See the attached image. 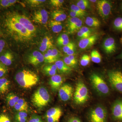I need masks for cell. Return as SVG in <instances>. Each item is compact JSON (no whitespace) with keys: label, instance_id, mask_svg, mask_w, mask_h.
I'll return each instance as SVG.
<instances>
[{"label":"cell","instance_id":"obj_47","mask_svg":"<svg viewBox=\"0 0 122 122\" xmlns=\"http://www.w3.org/2000/svg\"><path fill=\"white\" fill-rule=\"evenodd\" d=\"M77 36L79 38L81 39H85L86 38L89 37L90 36L85 34L84 33H82L80 30H79L77 33Z\"/></svg>","mask_w":122,"mask_h":122},{"label":"cell","instance_id":"obj_30","mask_svg":"<svg viewBox=\"0 0 122 122\" xmlns=\"http://www.w3.org/2000/svg\"><path fill=\"white\" fill-rule=\"evenodd\" d=\"M28 119V113L25 112H18L15 116V122H26Z\"/></svg>","mask_w":122,"mask_h":122},{"label":"cell","instance_id":"obj_20","mask_svg":"<svg viewBox=\"0 0 122 122\" xmlns=\"http://www.w3.org/2000/svg\"><path fill=\"white\" fill-rule=\"evenodd\" d=\"M14 109L18 112L28 111L29 105L28 102L24 98H20L17 103L14 107Z\"/></svg>","mask_w":122,"mask_h":122},{"label":"cell","instance_id":"obj_5","mask_svg":"<svg viewBox=\"0 0 122 122\" xmlns=\"http://www.w3.org/2000/svg\"><path fill=\"white\" fill-rule=\"evenodd\" d=\"M90 79L92 86L99 94L104 96L110 94V86L102 77L94 73L91 75Z\"/></svg>","mask_w":122,"mask_h":122},{"label":"cell","instance_id":"obj_53","mask_svg":"<svg viewBox=\"0 0 122 122\" xmlns=\"http://www.w3.org/2000/svg\"><path fill=\"white\" fill-rule=\"evenodd\" d=\"M115 58L116 59H119L122 61V51L120 52L117 56Z\"/></svg>","mask_w":122,"mask_h":122},{"label":"cell","instance_id":"obj_22","mask_svg":"<svg viewBox=\"0 0 122 122\" xmlns=\"http://www.w3.org/2000/svg\"><path fill=\"white\" fill-rule=\"evenodd\" d=\"M53 46L52 41L50 38L46 36L42 41L41 45L39 46V50L42 52L51 49Z\"/></svg>","mask_w":122,"mask_h":122},{"label":"cell","instance_id":"obj_7","mask_svg":"<svg viewBox=\"0 0 122 122\" xmlns=\"http://www.w3.org/2000/svg\"><path fill=\"white\" fill-rule=\"evenodd\" d=\"M90 122H107V112L105 107L97 106L92 109L88 115Z\"/></svg>","mask_w":122,"mask_h":122},{"label":"cell","instance_id":"obj_32","mask_svg":"<svg viewBox=\"0 0 122 122\" xmlns=\"http://www.w3.org/2000/svg\"><path fill=\"white\" fill-rule=\"evenodd\" d=\"M91 59L93 62L99 63H100L102 61V57L100 53L97 51L94 50L91 52Z\"/></svg>","mask_w":122,"mask_h":122},{"label":"cell","instance_id":"obj_49","mask_svg":"<svg viewBox=\"0 0 122 122\" xmlns=\"http://www.w3.org/2000/svg\"><path fill=\"white\" fill-rule=\"evenodd\" d=\"M75 44H74L72 46L69 50L66 53V54L69 56V55H74V54L75 52Z\"/></svg>","mask_w":122,"mask_h":122},{"label":"cell","instance_id":"obj_14","mask_svg":"<svg viewBox=\"0 0 122 122\" xmlns=\"http://www.w3.org/2000/svg\"><path fill=\"white\" fill-rule=\"evenodd\" d=\"M48 12L45 9H41L36 11L33 16V20L36 23L45 24L48 21Z\"/></svg>","mask_w":122,"mask_h":122},{"label":"cell","instance_id":"obj_12","mask_svg":"<svg viewBox=\"0 0 122 122\" xmlns=\"http://www.w3.org/2000/svg\"><path fill=\"white\" fill-rule=\"evenodd\" d=\"M58 96L60 100L64 102L70 100L73 95L74 88L68 83L63 84L58 90Z\"/></svg>","mask_w":122,"mask_h":122},{"label":"cell","instance_id":"obj_48","mask_svg":"<svg viewBox=\"0 0 122 122\" xmlns=\"http://www.w3.org/2000/svg\"><path fill=\"white\" fill-rule=\"evenodd\" d=\"M70 15L72 17L79 18L82 17L83 16L81 14H79L74 12V11H72L71 10L70 12Z\"/></svg>","mask_w":122,"mask_h":122},{"label":"cell","instance_id":"obj_54","mask_svg":"<svg viewBox=\"0 0 122 122\" xmlns=\"http://www.w3.org/2000/svg\"><path fill=\"white\" fill-rule=\"evenodd\" d=\"M119 9H120L121 12L122 13V1H121V3H120V6H119Z\"/></svg>","mask_w":122,"mask_h":122},{"label":"cell","instance_id":"obj_36","mask_svg":"<svg viewBox=\"0 0 122 122\" xmlns=\"http://www.w3.org/2000/svg\"><path fill=\"white\" fill-rule=\"evenodd\" d=\"M89 2L86 0H81L79 1L76 5L82 10H85L89 7Z\"/></svg>","mask_w":122,"mask_h":122},{"label":"cell","instance_id":"obj_27","mask_svg":"<svg viewBox=\"0 0 122 122\" xmlns=\"http://www.w3.org/2000/svg\"><path fill=\"white\" fill-rule=\"evenodd\" d=\"M10 81L5 78H0V94L6 93L9 88Z\"/></svg>","mask_w":122,"mask_h":122},{"label":"cell","instance_id":"obj_9","mask_svg":"<svg viewBox=\"0 0 122 122\" xmlns=\"http://www.w3.org/2000/svg\"><path fill=\"white\" fill-rule=\"evenodd\" d=\"M102 47L105 53L109 55L115 54L117 52L119 49L117 39L112 36L108 37L105 39Z\"/></svg>","mask_w":122,"mask_h":122},{"label":"cell","instance_id":"obj_39","mask_svg":"<svg viewBox=\"0 0 122 122\" xmlns=\"http://www.w3.org/2000/svg\"><path fill=\"white\" fill-rule=\"evenodd\" d=\"M82 22L81 20H79L78 22L76 23V25L73 27L69 32L70 34H73L76 32L77 30L81 29V27L82 26Z\"/></svg>","mask_w":122,"mask_h":122},{"label":"cell","instance_id":"obj_18","mask_svg":"<svg viewBox=\"0 0 122 122\" xmlns=\"http://www.w3.org/2000/svg\"><path fill=\"white\" fill-rule=\"evenodd\" d=\"M13 58L12 53L8 51L1 55L0 56V61L4 65L9 66L12 63Z\"/></svg>","mask_w":122,"mask_h":122},{"label":"cell","instance_id":"obj_45","mask_svg":"<svg viewBox=\"0 0 122 122\" xmlns=\"http://www.w3.org/2000/svg\"><path fill=\"white\" fill-rule=\"evenodd\" d=\"M63 61L64 62H65L67 66L71 67H71H74L75 66H76L75 64H74V63L69 59L68 56L64 58H63Z\"/></svg>","mask_w":122,"mask_h":122},{"label":"cell","instance_id":"obj_31","mask_svg":"<svg viewBox=\"0 0 122 122\" xmlns=\"http://www.w3.org/2000/svg\"><path fill=\"white\" fill-rule=\"evenodd\" d=\"M57 42L60 46H65L68 45L70 42L68 35L66 34H61L57 39Z\"/></svg>","mask_w":122,"mask_h":122},{"label":"cell","instance_id":"obj_34","mask_svg":"<svg viewBox=\"0 0 122 122\" xmlns=\"http://www.w3.org/2000/svg\"><path fill=\"white\" fill-rule=\"evenodd\" d=\"M80 19L78 18L71 17L69 18L68 20L67 26L68 32L71 30Z\"/></svg>","mask_w":122,"mask_h":122},{"label":"cell","instance_id":"obj_8","mask_svg":"<svg viewBox=\"0 0 122 122\" xmlns=\"http://www.w3.org/2000/svg\"><path fill=\"white\" fill-rule=\"evenodd\" d=\"M114 3L107 0H101L97 1L96 5L99 14L102 18L107 19L113 14Z\"/></svg>","mask_w":122,"mask_h":122},{"label":"cell","instance_id":"obj_24","mask_svg":"<svg viewBox=\"0 0 122 122\" xmlns=\"http://www.w3.org/2000/svg\"><path fill=\"white\" fill-rule=\"evenodd\" d=\"M52 16L53 20L59 22L63 21L66 18V15L64 11L60 10H57L53 11Z\"/></svg>","mask_w":122,"mask_h":122},{"label":"cell","instance_id":"obj_11","mask_svg":"<svg viewBox=\"0 0 122 122\" xmlns=\"http://www.w3.org/2000/svg\"><path fill=\"white\" fill-rule=\"evenodd\" d=\"M111 115L114 122H122V98L116 99L112 105Z\"/></svg>","mask_w":122,"mask_h":122},{"label":"cell","instance_id":"obj_40","mask_svg":"<svg viewBox=\"0 0 122 122\" xmlns=\"http://www.w3.org/2000/svg\"><path fill=\"white\" fill-rule=\"evenodd\" d=\"M28 122H44L41 116L36 114L31 116Z\"/></svg>","mask_w":122,"mask_h":122},{"label":"cell","instance_id":"obj_44","mask_svg":"<svg viewBox=\"0 0 122 122\" xmlns=\"http://www.w3.org/2000/svg\"><path fill=\"white\" fill-rule=\"evenodd\" d=\"M79 30L82 32V33H84L85 34H87L89 36H91L92 32L91 29L85 26L81 28Z\"/></svg>","mask_w":122,"mask_h":122},{"label":"cell","instance_id":"obj_52","mask_svg":"<svg viewBox=\"0 0 122 122\" xmlns=\"http://www.w3.org/2000/svg\"><path fill=\"white\" fill-rule=\"evenodd\" d=\"M5 42L3 39H0V53L3 51L5 46Z\"/></svg>","mask_w":122,"mask_h":122},{"label":"cell","instance_id":"obj_50","mask_svg":"<svg viewBox=\"0 0 122 122\" xmlns=\"http://www.w3.org/2000/svg\"><path fill=\"white\" fill-rule=\"evenodd\" d=\"M67 122H82L79 118L77 117H72L68 119Z\"/></svg>","mask_w":122,"mask_h":122},{"label":"cell","instance_id":"obj_10","mask_svg":"<svg viewBox=\"0 0 122 122\" xmlns=\"http://www.w3.org/2000/svg\"><path fill=\"white\" fill-rule=\"evenodd\" d=\"M9 15L31 33L33 34L36 32L35 26L27 17L15 12L12 13Z\"/></svg>","mask_w":122,"mask_h":122},{"label":"cell","instance_id":"obj_2","mask_svg":"<svg viewBox=\"0 0 122 122\" xmlns=\"http://www.w3.org/2000/svg\"><path fill=\"white\" fill-rule=\"evenodd\" d=\"M15 81L21 87L24 89H30L36 85L39 79L37 75L31 71L24 69L17 73Z\"/></svg>","mask_w":122,"mask_h":122},{"label":"cell","instance_id":"obj_6","mask_svg":"<svg viewBox=\"0 0 122 122\" xmlns=\"http://www.w3.org/2000/svg\"><path fill=\"white\" fill-rule=\"evenodd\" d=\"M73 97L74 102L78 105H83L88 100L89 98L88 89L82 81H79L77 83Z\"/></svg>","mask_w":122,"mask_h":122},{"label":"cell","instance_id":"obj_16","mask_svg":"<svg viewBox=\"0 0 122 122\" xmlns=\"http://www.w3.org/2000/svg\"><path fill=\"white\" fill-rule=\"evenodd\" d=\"M63 80V78L59 75L56 74L51 76L49 81V84L51 89L54 92L58 91L62 86Z\"/></svg>","mask_w":122,"mask_h":122},{"label":"cell","instance_id":"obj_43","mask_svg":"<svg viewBox=\"0 0 122 122\" xmlns=\"http://www.w3.org/2000/svg\"><path fill=\"white\" fill-rule=\"evenodd\" d=\"M7 72V69L5 66L0 63V78L4 76Z\"/></svg>","mask_w":122,"mask_h":122},{"label":"cell","instance_id":"obj_29","mask_svg":"<svg viewBox=\"0 0 122 122\" xmlns=\"http://www.w3.org/2000/svg\"><path fill=\"white\" fill-rule=\"evenodd\" d=\"M86 24L90 27H98L100 26L99 20L96 17H87L85 20Z\"/></svg>","mask_w":122,"mask_h":122},{"label":"cell","instance_id":"obj_42","mask_svg":"<svg viewBox=\"0 0 122 122\" xmlns=\"http://www.w3.org/2000/svg\"><path fill=\"white\" fill-rule=\"evenodd\" d=\"M0 122H11L10 118L7 115L1 114H0Z\"/></svg>","mask_w":122,"mask_h":122},{"label":"cell","instance_id":"obj_23","mask_svg":"<svg viewBox=\"0 0 122 122\" xmlns=\"http://www.w3.org/2000/svg\"><path fill=\"white\" fill-rule=\"evenodd\" d=\"M112 28L115 32L122 33V16L116 17L112 22Z\"/></svg>","mask_w":122,"mask_h":122},{"label":"cell","instance_id":"obj_41","mask_svg":"<svg viewBox=\"0 0 122 122\" xmlns=\"http://www.w3.org/2000/svg\"><path fill=\"white\" fill-rule=\"evenodd\" d=\"M64 2V1L63 0H51L50 1V4L56 7L62 6Z\"/></svg>","mask_w":122,"mask_h":122},{"label":"cell","instance_id":"obj_28","mask_svg":"<svg viewBox=\"0 0 122 122\" xmlns=\"http://www.w3.org/2000/svg\"><path fill=\"white\" fill-rule=\"evenodd\" d=\"M50 26L53 32L55 33L60 32L63 29L61 22L56 21L54 20L50 21Z\"/></svg>","mask_w":122,"mask_h":122},{"label":"cell","instance_id":"obj_46","mask_svg":"<svg viewBox=\"0 0 122 122\" xmlns=\"http://www.w3.org/2000/svg\"><path fill=\"white\" fill-rule=\"evenodd\" d=\"M74 44L73 42H70L68 44L65 46H63V52L65 53L66 54L67 52L69 50L70 48L72 47V46L74 45Z\"/></svg>","mask_w":122,"mask_h":122},{"label":"cell","instance_id":"obj_56","mask_svg":"<svg viewBox=\"0 0 122 122\" xmlns=\"http://www.w3.org/2000/svg\"><path fill=\"white\" fill-rule=\"evenodd\" d=\"M90 1H92V2H96V0H90Z\"/></svg>","mask_w":122,"mask_h":122},{"label":"cell","instance_id":"obj_51","mask_svg":"<svg viewBox=\"0 0 122 122\" xmlns=\"http://www.w3.org/2000/svg\"><path fill=\"white\" fill-rule=\"evenodd\" d=\"M68 58L71 61L73 62L75 65H76L77 64V61L74 55H71L68 56Z\"/></svg>","mask_w":122,"mask_h":122},{"label":"cell","instance_id":"obj_26","mask_svg":"<svg viewBox=\"0 0 122 122\" xmlns=\"http://www.w3.org/2000/svg\"><path fill=\"white\" fill-rule=\"evenodd\" d=\"M43 72L46 76H52L56 74L57 68L55 64L46 66L43 68Z\"/></svg>","mask_w":122,"mask_h":122},{"label":"cell","instance_id":"obj_55","mask_svg":"<svg viewBox=\"0 0 122 122\" xmlns=\"http://www.w3.org/2000/svg\"><path fill=\"white\" fill-rule=\"evenodd\" d=\"M119 41H120V44H122V37H120V39H119Z\"/></svg>","mask_w":122,"mask_h":122},{"label":"cell","instance_id":"obj_35","mask_svg":"<svg viewBox=\"0 0 122 122\" xmlns=\"http://www.w3.org/2000/svg\"><path fill=\"white\" fill-rule=\"evenodd\" d=\"M91 61V57L86 54L83 55L80 61L81 65L83 66H86L89 65Z\"/></svg>","mask_w":122,"mask_h":122},{"label":"cell","instance_id":"obj_3","mask_svg":"<svg viewBox=\"0 0 122 122\" xmlns=\"http://www.w3.org/2000/svg\"><path fill=\"white\" fill-rule=\"evenodd\" d=\"M107 80L112 89L122 94V67H114L107 72Z\"/></svg>","mask_w":122,"mask_h":122},{"label":"cell","instance_id":"obj_15","mask_svg":"<svg viewBox=\"0 0 122 122\" xmlns=\"http://www.w3.org/2000/svg\"><path fill=\"white\" fill-rule=\"evenodd\" d=\"M28 61L30 64L33 65H38L44 61V55L39 51H34L29 55Z\"/></svg>","mask_w":122,"mask_h":122},{"label":"cell","instance_id":"obj_4","mask_svg":"<svg viewBox=\"0 0 122 122\" xmlns=\"http://www.w3.org/2000/svg\"><path fill=\"white\" fill-rule=\"evenodd\" d=\"M31 101L34 107L38 109H41L50 102V95L45 87L41 86L34 92Z\"/></svg>","mask_w":122,"mask_h":122},{"label":"cell","instance_id":"obj_21","mask_svg":"<svg viewBox=\"0 0 122 122\" xmlns=\"http://www.w3.org/2000/svg\"><path fill=\"white\" fill-rule=\"evenodd\" d=\"M48 57V63H51L55 62L58 60L60 54L58 50L55 48L50 49L47 52Z\"/></svg>","mask_w":122,"mask_h":122},{"label":"cell","instance_id":"obj_33","mask_svg":"<svg viewBox=\"0 0 122 122\" xmlns=\"http://www.w3.org/2000/svg\"><path fill=\"white\" fill-rule=\"evenodd\" d=\"M18 1L16 0H0V6L4 8L11 7Z\"/></svg>","mask_w":122,"mask_h":122},{"label":"cell","instance_id":"obj_38","mask_svg":"<svg viewBox=\"0 0 122 122\" xmlns=\"http://www.w3.org/2000/svg\"><path fill=\"white\" fill-rule=\"evenodd\" d=\"M71 10L74 11L77 13L82 15L83 16L86 15V12L85 10H82L77 5H73L71 6Z\"/></svg>","mask_w":122,"mask_h":122},{"label":"cell","instance_id":"obj_19","mask_svg":"<svg viewBox=\"0 0 122 122\" xmlns=\"http://www.w3.org/2000/svg\"><path fill=\"white\" fill-rule=\"evenodd\" d=\"M55 64L58 70L61 73L69 74L72 72V68L67 66L63 61L58 60L55 62Z\"/></svg>","mask_w":122,"mask_h":122},{"label":"cell","instance_id":"obj_1","mask_svg":"<svg viewBox=\"0 0 122 122\" xmlns=\"http://www.w3.org/2000/svg\"><path fill=\"white\" fill-rule=\"evenodd\" d=\"M5 23L9 32L18 41H27L32 37V34L9 15L6 17Z\"/></svg>","mask_w":122,"mask_h":122},{"label":"cell","instance_id":"obj_13","mask_svg":"<svg viewBox=\"0 0 122 122\" xmlns=\"http://www.w3.org/2000/svg\"><path fill=\"white\" fill-rule=\"evenodd\" d=\"M62 115V111L60 107H52L46 111L45 119L47 122H59Z\"/></svg>","mask_w":122,"mask_h":122},{"label":"cell","instance_id":"obj_17","mask_svg":"<svg viewBox=\"0 0 122 122\" xmlns=\"http://www.w3.org/2000/svg\"><path fill=\"white\" fill-rule=\"evenodd\" d=\"M98 36L96 35H92L89 37L80 40L78 46L81 49L85 50L92 46L96 42Z\"/></svg>","mask_w":122,"mask_h":122},{"label":"cell","instance_id":"obj_25","mask_svg":"<svg viewBox=\"0 0 122 122\" xmlns=\"http://www.w3.org/2000/svg\"><path fill=\"white\" fill-rule=\"evenodd\" d=\"M20 98L19 96L16 94L13 93H10L8 94L6 96V102L9 106L14 107L17 103Z\"/></svg>","mask_w":122,"mask_h":122},{"label":"cell","instance_id":"obj_37","mask_svg":"<svg viewBox=\"0 0 122 122\" xmlns=\"http://www.w3.org/2000/svg\"><path fill=\"white\" fill-rule=\"evenodd\" d=\"M46 1L45 0H28L26 1V2L31 6L36 7L40 5Z\"/></svg>","mask_w":122,"mask_h":122}]
</instances>
